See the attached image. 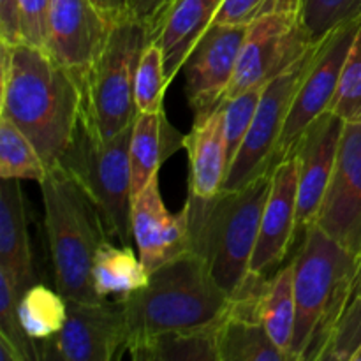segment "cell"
I'll return each instance as SVG.
<instances>
[{
    "label": "cell",
    "instance_id": "8",
    "mask_svg": "<svg viewBox=\"0 0 361 361\" xmlns=\"http://www.w3.org/2000/svg\"><path fill=\"white\" fill-rule=\"evenodd\" d=\"M319 42L317 41L312 48L307 49V53H303L293 66H289L263 88L252 126L229 166L228 178L222 190H240L259 176L271 173L275 150L284 130L293 99L310 67Z\"/></svg>",
    "mask_w": 361,
    "mask_h": 361
},
{
    "label": "cell",
    "instance_id": "24",
    "mask_svg": "<svg viewBox=\"0 0 361 361\" xmlns=\"http://www.w3.org/2000/svg\"><path fill=\"white\" fill-rule=\"evenodd\" d=\"M256 319L263 324L271 341L289 355L296 323L293 263L282 267L267 282L256 303Z\"/></svg>",
    "mask_w": 361,
    "mask_h": 361
},
{
    "label": "cell",
    "instance_id": "15",
    "mask_svg": "<svg viewBox=\"0 0 361 361\" xmlns=\"http://www.w3.org/2000/svg\"><path fill=\"white\" fill-rule=\"evenodd\" d=\"M298 164L295 155L271 169V187L261 217L250 274L271 279L282 268L298 233Z\"/></svg>",
    "mask_w": 361,
    "mask_h": 361
},
{
    "label": "cell",
    "instance_id": "1",
    "mask_svg": "<svg viewBox=\"0 0 361 361\" xmlns=\"http://www.w3.org/2000/svg\"><path fill=\"white\" fill-rule=\"evenodd\" d=\"M81 85L46 49L2 44L0 116L11 120L53 168L73 143L81 118Z\"/></svg>",
    "mask_w": 361,
    "mask_h": 361
},
{
    "label": "cell",
    "instance_id": "26",
    "mask_svg": "<svg viewBox=\"0 0 361 361\" xmlns=\"http://www.w3.org/2000/svg\"><path fill=\"white\" fill-rule=\"evenodd\" d=\"M18 314L28 337L35 342L51 341L67 321V300L59 291L34 284L20 296Z\"/></svg>",
    "mask_w": 361,
    "mask_h": 361
},
{
    "label": "cell",
    "instance_id": "29",
    "mask_svg": "<svg viewBox=\"0 0 361 361\" xmlns=\"http://www.w3.org/2000/svg\"><path fill=\"white\" fill-rule=\"evenodd\" d=\"M302 18L312 41H323L335 28L361 20V0H303Z\"/></svg>",
    "mask_w": 361,
    "mask_h": 361
},
{
    "label": "cell",
    "instance_id": "13",
    "mask_svg": "<svg viewBox=\"0 0 361 361\" xmlns=\"http://www.w3.org/2000/svg\"><path fill=\"white\" fill-rule=\"evenodd\" d=\"M314 224L361 254V122L345 123L334 175Z\"/></svg>",
    "mask_w": 361,
    "mask_h": 361
},
{
    "label": "cell",
    "instance_id": "12",
    "mask_svg": "<svg viewBox=\"0 0 361 361\" xmlns=\"http://www.w3.org/2000/svg\"><path fill=\"white\" fill-rule=\"evenodd\" d=\"M245 34L247 25L214 23L187 55L182 71L194 122H201L224 104Z\"/></svg>",
    "mask_w": 361,
    "mask_h": 361
},
{
    "label": "cell",
    "instance_id": "2",
    "mask_svg": "<svg viewBox=\"0 0 361 361\" xmlns=\"http://www.w3.org/2000/svg\"><path fill=\"white\" fill-rule=\"evenodd\" d=\"M271 173L240 190L187 197L189 250L207 261L215 282L231 300H256L268 279L250 274Z\"/></svg>",
    "mask_w": 361,
    "mask_h": 361
},
{
    "label": "cell",
    "instance_id": "9",
    "mask_svg": "<svg viewBox=\"0 0 361 361\" xmlns=\"http://www.w3.org/2000/svg\"><path fill=\"white\" fill-rule=\"evenodd\" d=\"M316 42L303 25L302 9L275 11L254 20L247 25L235 76L224 101L249 88L267 87Z\"/></svg>",
    "mask_w": 361,
    "mask_h": 361
},
{
    "label": "cell",
    "instance_id": "4",
    "mask_svg": "<svg viewBox=\"0 0 361 361\" xmlns=\"http://www.w3.org/2000/svg\"><path fill=\"white\" fill-rule=\"evenodd\" d=\"M120 302L127 314L129 338L221 323L233 309V300L215 282L207 261L192 250L155 268L145 288Z\"/></svg>",
    "mask_w": 361,
    "mask_h": 361
},
{
    "label": "cell",
    "instance_id": "10",
    "mask_svg": "<svg viewBox=\"0 0 361 361\" xmlns=\"http://www.w3.org/2000/svg\"><path fill=\"white\" fill-rule=\"evenodd\" d=\"M360 25L361 20L342 25L319 42L310 67L307 69L298 92L293 99L284 130L275 150L274 168L281 164L284 159L291 157L296 143L307 127L317 116L330 111L331 102L337 94L338 81H341L342 67L348 59L353 41L358 34Z\"/></svg>",
    "mask_w": 361,
    "mask_h": 361
},
{
    "label": "cell",
    "instance_id": "34",
    "mask_svg": "<svg viewBox=\"0 0 361 361\" xmlns=\"http://www.w3.org/2000/svg\"><path fill=\"white\" fill-rule=\"evenodd\" d=\"M303 11V0H224L215 16L219 25H249L275 11Z\"/></svg>",
    "mask_w": 361,
    "mask_h": 361
},
{
    "label": "cell",
    "instance_id": "39",
    "mask_svg": "<svg viewBox=\"0 0 361 361\" xmlns=\"http://www.w3.org/2000/svg\"><path fill=\"white\" fill-rule=\"evenodd\" d=\"M0 361H25L13 342L4 335H0Z\"/></svg>",
    "mask_w": 361,
    "mask_h": 361
},
{
    "label": "cell",
    "instance_id": "21",
    "mask_svg": "<svg viewBox=\"0 0 361 361\" xmlns=\"http://www.w3.org/2000/svg\"><path fill=\"white\" fill-rule=\"evenodd\" d=\"M185 147V136L173 126L164 109L137 113L130 133V194L136 197L161 166Z\"/></svg>",
    "mask_w": 361,
    "mask_h": 361
},
{
    "label": "cell",
    "instance_id": "37",
    "mask_svg": "<svg viewBox=\"0 0 361 361\" xmlns=\"http://www.w3.org/2000/svg\"><path fill=\"white\" fill-rule=\"evenodd\" d=\"M169 0H133L130 2V18L141 21H152L166 6Z\"/></svg>",
    "mask_w": 361,
    "mask_h": 361
},
{
    "label": "cell",
    "instance_id": "5",
    "mask_svg": "<svg viewBox=\"0 0 361 361\" xmlns=\"http://www.w3.org/2000/svg\"><path fill=\"white\" fill-rule=\"evenodd\" d=\"M56 291L74 302H102L94 289L95 254L108 240L97 208L60 164L39 182Z\"/></svg>",
    "mask_w": 361,
    "mask_h": 361
},
{
    "label": "cell",
    "instance_id": "14",
    "mask_svg": "<svg viewBox=\"0 0 361 361\" xmlns=\"http://www.w3.org/2000/svg\"><path fill=\"white\" fill-rule=\"evenodd\" d=\"M113 25L92 0H49L44 49L81 81Z\"/></svg>",
    "mask_w": 361,
    "mask_h": 361
},
{
    "label": "cell",
    "instance_id": "36",
    "mask_svg": "<svg viewBox=\"0 0 361 361\" xmlns=\"http://www.w3.org/2000/svg\"><path fill=\"white\" fill-rule=\"evenodd\" d=\"M0 41L7 46L25 42L18 0H0Z\"/></svg>",
    "mask_w": 361,
    "mask_h": 361
},
{
    "label": "cell",
    "instance_id": "32",
    "mask_svg": "<svg viewBox=\"0 0 361 361\" xmlns=\"http://www.w3.org/2000/svg\"><path fill=\"white\" fill-rule=\"evenodd\" d=\"M264 87H254L245 90L236 97L224 101V129L226 141H228V159L231 166L233 159L238 154L250 126H252L254 115L259 106L261 95H263Z\"/></svg>",
    "mask_w": 361,
    "mask_h": 361
},
{
    "label": "cell",
    "instance_id": "23",
    "mask_svg": "<svg viewBox=\"0 0 361 361\" xmlns=\"http://www.w3.org/2000/svg\"><path fill=\"white\" fill-rule=\"evenodd\" d=\"M92 277L99 300H106L108 296H116V300H120L145 288L150 274L141 259L136 257L133 247L122 243L113 245L106 240L95 254Z\"/></svg>",
    "mask_w": 361,
    "mask_h": 361
},
{
    "label": "cell",
    "instance_id": "20",
    "mask_svg": "<svg viewBox=\"0 0 361 361\" xmlns=\"http://www.w3.org/2000/svg\"><path fill=\"white\" fill-rule=\"evenodd\" d=\"M0 271L23 295L35 284L34 259L27 228V210L20 180L0 182Z\"/></svg>",
    "mask_w": 361,
    "mask_h": 361
},
{
    "label": "cell",
    "instance_id": "11",
    "mask_svg": "<svg viewBox=\"0 0 361 361\" xmlns=\"http://www.w3.org/2000/svg\"><path fill=\"white\" fill-rule=\"evenodd\" d=\"M123 303L67 300V321L51 338L42 360L111 361L122 356L129 341Z\"/></svg>",
    "mask_w": 361,
    "mask_h": 361
},
{
    "label": "cell",
    "instance_id": "3",
    "mask_svg": "<svg viewBox=\"0 0 361 361\" xmlns=\"http://www.w3.org/2000/svg\"><path fill=\"white\" fill-rule=\"evenodd\" d=\"M291 263L296 323L289 356L293 361H321L353 300L358 256L312 224Z\"/></svg>",
    "mask_w": 361,
    "mask_h": 361
},
{
    "label": "cell",
    "instance_id": "18",
    "mask_svg": "<svg viewBox=\"0 0 361 361\" xmlns=\"http://www.w3.org/2000/svg\"><path fill=\"white\" fill-rule=\"evenodd\" d=\"M224 0H169L150 27V42L164 53L166 74L173 81L201 35L214 25Z\"/></svg>",
    "mask_w": 361,
    "mask_h": 361
},
{
    "label": "cell",
    "instance_id": "25",
    "mask_svg": "<svg viewBox=\"0 0 361 361\" xmlns=\"http://www.w3.org/2000/svg\"><path fill=\"white\" fill-rule=\"evenodd\" d=\"M221 361H291L267 334L263 324L250 317L229 314L219 331Z\"/></svg>",
    "mask_w": 361,
    "mask_h": 361
},
{
    "label": "cell",
    "instance_id": "30",
    "mask_svg": "<svg viewBox=\"0 0 361 361\" xmlns=\"http://www.w3.org/2000/svg\"><path fill=\"white\" fill-rule=\"evenodd\" d=\"M330 111L345 123L361 122V25L342 67L337 94Z\"/></svg>",
    "mask_w": 361,
    "mask_h": 361
},
{
    "label": "cell",
    "instance_id": "40",
    "mask_svg": "<svg viewBox=\"0 0 361 361\" xmlns=\"http://www.w3.org/2000/svg\"><path fill=\"white\" fill-rule=\"evenodd\" d=\"M353 298H361V254L358 256V274H356L355 293H353Z\"/></svg>",
    "mask_w": 361,
    "mask_h": 361
},
{
    "label": "cell",
    "instance_id": "6",
    "mask_svg": "<svg viewBox=\"0 0 361 361\" xmlns=\"http://www.w3.org/2000/svg\"><path fill=\"white\" fill-rule=\"evenodd\" d=\"M150 42L147 21L123 18L113 25L104 48L80 81L81 122L102 140L116 136L136 120V71Z\"/></svg>",
    "mask_w": 361,
    "mask_h": 361
},
{
    "label": "cell",
    "instance_id": "19",
    "mask_svg": "<svg viewBox=\"0 0 361 361\" xmlns=\"http://www.w3.org/2000/svg\"><path fill=\"white\" fill-rule=\"evenodd\" d=\"M183 148L189 155V196L207 200L222 192L229 171L222 106L201 122H194Z\"/></svg>",
    "mask_w": 361,
    "mask_h": 361
},
{
    "label": "cell",
    "instance_id": "27",
    "mask_svg": "<svg viewBox=\"0 0 361 361\" xmlns=\"http://www.w3.org/2000/svg\"><path fill=\"white\" fill-rule=\"evenodd\" d=\"M48 173L30 140L11 120L0 116V178L41 182Z\"/></svg>",
    "mask_w": 361,
    "mask_h": 361
},
{
    "label": "cell",
    "instance_id": "7",
    "mask_svg": "<svg viewBox=\"0 0 361 361\" xmlns=\"http://www.w3.org/2000/svg\"><path fill=\"white\" fill-rule=\"evenodd\" d=\"M130 133L102 140L80 120L73 143L59 164L92 200L109 236L133 247V194H130Z\"/></svg>",
    "mask_w": 361,
    "mask_h": 361
},
{
    "label": "cell",
    "instance_id": "33",
    "mask_svg": "<svg viewBox=\"0 0 361 361\" xmlns=\"http://www.w3.org/2000/svg\"><path fill=\"white\" fill-rule=\"evenodd\" d=\"M361 345V298H353L342 314L321 361H351Z\"/></svg>",
    "mask_w": 361,
    "mask_h": 361
},
{
    "label": "cell",
    "instance_id": "22",
    "mask_svg": "<svg viewBox=\"0 0 361 361\" xmlns=\"http://www.w3.org/2000/svg\"><path fill=\"white\" fill-rule=\"evenodd\" d=\"M224 321L190 330L130 337L126 351L134 361H221L219 331Z\"/></svg>",
    "mask_w": 361,
    "mask_h": 361
},
{
    "label": "cell",
    "instance_id": "17",
    "mask_svg": "<svg viewBox=\"0 0 361 361\" xmlns=\"http://www.w3.org/2000/svg\"><path fill=\"white\" fill-rule=\"evenodd\" d=\"M133 235L148 274L189 250L187 208L183 207L178 214L168 212L157 176L133 197Z\"/></svg>",
    "mask_w": 361,
    "mask_h": 361
},
{
    "label": "cell",
    "instance_id": "31",
    "mask_svg": "<svg viewBox=\"0 0 361 361\" xmlns=\"http://www.w3.org/2000/svg\"><path fill=\"white\" fill-rule=\"evenodd\" d=\"M18 302H20V296L13 282L4 271H0V335L13 342L25 361H41V349L37 342L28 337L20 321Z\"/></svg>",
    "mask_w": 361,
    "mask_h": 361
},
{
    "label": "cell",
    "instance_id": "35",
    "mask_svg": "<svg viewBox=\"0 0 361 361\" xmlns=\"http://www.w3.org/2000/svg\"><path fill=\"white\" fill-rule=\"evenodd\" d=\"M18 2H20L23 41L44 49L49 0H18Z\"/></svg>",
    "mask_w": 361,
    "mask_h": 361
},
{
    "label": "cell",
    "instance_id": "38",
    "mask_svg": "<svg viewBox=\"0 0 361 361\" xmlns=\"http://www.w3.org/2000/svg\"><path fill=\"white\" fill-rule=\"evenodd\" d=\"M92 2H94L95 6L101 9V13L104 14L109 21H113V23L130 16V2H133V0H92Z\"/></svg>",
    "mask_w": 361,
    "mask_h": 361
},
{
    "label": "cell",
    "instance_id": "28",
    "mask_svg": "<svg viewBox=\"0 0 361 361\" xmlns=\"http://www.w3.org/2000/svg\"><path fill=\"white\" fill-rule=\"evenodd\" d=\"M171 81L166 74L164 53L155 42H148L141 55L134 83L137 113H155L164 109V92Z\"/></svg>",
    "mask_w": 361,
    "mask_h": 361
},
{
    "label": "cell",
    "instance_id": "16",
    "mask_svg": "<svg viewBox=\"0 0 361 361\" xmlns=\"http://www.w3.org/2000/svg\"><path fill=\"white\" fill-rule=\"evenodd\" d=\"M345 122L334 111L317 116L296 143L293 155L298 164V229L314 224L337 161Z\"/></svg>",
    "mask_w": 361,
    "mask_h": 361
}]
</instances>
